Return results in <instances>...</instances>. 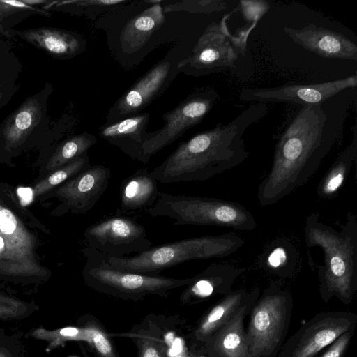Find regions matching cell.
Masks as SVG:
<instances>
[{
	"label": "cell",
	"mask_w": 357,
	"mask_h": 357,
	"mask_svg": "<svg viewBox=\"0 0 357 357\" xmlns=\"http://www.w3.org/2000/svg\"><path fill=\"white\" fill-rule=\"evenodd\" d=\"M307 250H319L322 262L314 267L319 292L324 303L336 298L351 304L357 292V218L349 213L339 230L326 224L317 213L308 215L304 223Z\"/></svg>",
	"instance_id": "3"
},
{
	"label": "cell",
	"mask_w": 357,
	"mask_h": 357,
	"mask_svg": "<svg viewBox=\"0 0 357 357\" xmlns=\"http://www.w3.org/2000/svg\"><path fill=\"white\" fill-rule=\"evenodd\" d=\"M164 11L159 3L152 5L130 20L121 34V45L124 52L133 53L140 50L151 35L165 22Z\"/></svg>",
	"instance_id": "22"
},
{
	"label": "cell",
	"mask_w": 357,
	"mask_h": 357,
	"mask_svg": "<svg viewBox=\"0 0 357 357\" xmlns=\"http://www.w3.org/2000/svg\"><path fill=\"white\" fill-rule=\"evenodd\" d=\"M87 248L109 257L139 254L152 247L144 227L134 218L116 215L91 225L84 233Z\"/></svg>",
	"instance_id": "11"
},
{
	"label": "cell",
	"mask_w": 357,
	"mask_h": 357,
	"mask_svg": "<svg viewBox=\"0 0 357 357\" xmlns=\"http://www.w3.org/2000/svg\"><path fill=\"white\" fill-rule=\"evenodd\" d=\"M170 68V63L163 61L149 70L114 105L109 115L110 120H117L144 107L163 86Z\"/></svg>",
	"instance_id": "19"
},
{
	"label": "cell",
	"mask_w": 357,
	"mask_h": 357,
	"mask_svg": "<svg viewBox=\"0 0 357 357\" xmlns=\"http://www.w3.org/2000/svg\"><path fill=\"white\" fill-rule=\"evenodd\" d=\"M89 328L87 344L98 357H119L118 353L103 328L93 320L86 321Z\"/></svg>",
	"instance_id": "30"
},
{
	"label": "cell",
	"mask_w": 357,
	"mask_h": 357,
	"mask_svg": "<svg viewBox=\"0 0 357 357\" xmlns=\"http://www.w3.org/2000/svg\"><path fill=\"white\" fill-rule=\"evenodd\" d=\"M227 3L222 0L183 1L167 6L164 12L185 11L191 13H211L227 9Z\"/></svg>",
	"instance_id": "31"
},
{
	"label": "cell",
	"mask_w": 357,
	"mask_h": 357,
	"mask_svg": "<svg viewBox=\"0 0 357 357\" xmlns=\"http://www.w3.org/2000/svg\"><path fill=\"white\" fill-rule=\"evenodd\" d=\"M293 310L291 293L272 281L248 314L245 328L251 357H277L288 333Z\"/></svg>",
	"instance_id": "7"
},
{
	"label": "cell",
	"mask_w": 357,
	"mask_h": 357,
	"mask_svg": "<svg viewBox=\"0 0 357 357\" xmlns=\"http://www.w3.org/2000/svg\"><path fill=\"white\" fill-rule=\"evenodd\" d=\"M241 9L245 20L257 22L269 9V4L264 1H241Z\"/></svg>",
	"instance_id": "34"
},
{
	"label": "cell",
	"mask_w": 357,
	"mask_h": 357,
	"mask_svg": "<svg viewBox=\"0 0 357 357\" xmlns=\"http://www.w3.org/2000/svg\"><path fill=\"white\" fill-rule=\"evenodd\" d=\"M0 305L22 309L38 310V306L33 303H28L1 293H0Z\"/></svg>",
	"instance_id": "36"
},
{
	"label": "cell",
	"mask_w": 357,
	"mask_h": 357,
	"mask_svg": "<svg viewBox=\"0 0 357 357\" xmlns=\"http://www.w3.org/2000/svg\"><path fill=\"white\" fill-rule=\"evenodd\" d=\"M26 349L22 338L0 329V357H26Z\"/></svg>",
	"instance_id": "32"
},
{
	"label": "cell",
	"mask_w": 357,
	"mask_h": 357,
	"mask_svg": "<svg viewBox=\"0 0 357 357\" xmlns=\"http://www.w3.org/2000/svg\"><path fill=\"white\" fill-rule=\"evenodd\" d=\"M188 357H208V356L202 352L191 350L189 351Z\"/></svg>",
	"instance_id": "39"
},
{
	"label": "cell",
	"mask_w": 357,
	"mask_h": 357,
	"mask_svg": "<svg viewBox=\"0 0 357 357\" xmlns=\"http://www.w3.org/2000/svg\"><path fill=\"white\" fill-rule=\"evenodd\" d=\"M266 111V103L257 102L227 124L219 123L180 143L151 176L162 183L203 181L237 167L248 156L245 131Z\"/></svg>",
	"instance_id": "1"
},
{
	"label": "cell",
	"mask_w": 357,
	"mask_h": 357,
	"mask_svg": "<svg viewBox=\"0 0 357 357\" xmlns=\"http://www.w3.org/2000/svg\"><path fill=\"white\" fill-rule=\"evenodd\" d=\"M152 217H167L175 225L216 226L250 231L257 227L253 214L242 204L225 199L159 192L147 209Z\"/></svg>",
	"instance_id": "5"
},
{
	"label": "cell",
	"mask_w": 357,
	"mask_h": 357,
	"mask_svg": "<svg viewBox=\"0 0 357 357\" xmlns=\"http://www.w3.org/2000/svg\"><path fill=\"white\" fill-rule=\"evenodd\" d=\"M2 3H8L13 6H20V7H24L26 6V5L24 4L22 2L20 1H2Z\"/></svg>",
	"instance_id": "38"
},
{
	"label": "cell",
	"mask_w": 357,
	"mask_h": 357,
	"mask_svg": "<svg viewBox=\"0 0 357 357\" xmlns=\"http://www.w3.org/2000/svg\"><path fill=\"white\" fill-rule=\"evenodd\" d=\"M135 328L132 335L138 357H172L165 338L161 337L159 329H153L152 324L146 322L144 327Z\"/></svg>",
	"instance_id": "28"
},
{
	"label": "cell",
	"mask_w": 357,
	"mask_h": 357,
	"mask_svg": "<svg viewBox=\"0 0 357 357\" xmlns=\"http://www.w3.org/2000/svg\"><path fill=\"white\" fill-rule=\"evenodd\" d=\"M355 329L342 334L333 342L324 349L317 357H345L351 342Z\"/></svg>",
	"instance_id": "33"
},
{
	"label": "cell",
	"mask_w": 357,
	"mask_h": 357,
	"mask_svg": "<svg viewBox=\"0 0 357 357\" xmlns=\"http://www.w3.org/2000/svg\"><path fill=\"white\" fill-rule=\"evenodd\" d=\"M284 31L294 43L322 57L357 61V45L340 33L312 23L299 29L285 26Z\"/></svg>",
	"instance_id": "16"
},
{
	"label": "cell",
	"mask_w": 357,
	"mask_h": 357,
	"mask_svg": "<svg viewBox=\"0 0 357 357\" xmlns=\"http://www.w3.org/2000/svg\"><path fill=\"white\" fill-rule=\"evenodd\" d=\"M159 190L157 181L146 169H139L122 181L119 190L122 213H132L151 207Z\"/></svg>",
	"instance_id": "21"
},
{
	"label": "cell",
	"mask_w": 357,
	"mask_h": 357,
	"mask_svg": "<svg viewBox=\"0 0 357 357\" xmlns=\"http://www.w3.org/2000/svg\"><path fill=\"white\" fill-rule=\"evenodd\" d=\"M86 264L82 275L91 289L123 300L139 301L149 295L167 296L174 289L188 285V278H173L119 269L110 265L105 255L85 248Z\"/></svg>",
	"instance_id": "6"
},
{
	"label": "cell",
	"mask_w": 357,
	"mask_h": 357,
	"mask_svg": "<svg viewBox=\"0 0 357 357\" xmlns=\"http://www.w3.org/2000/svg\"><path fill=\"white\" fill-rule=\"evenodd\" d=\"M149 119L146 113L123 119L104 126L100 135L132 159L146 163L150 158L144 154L142 145L150 137L145 132Z\"/></svg>",
	"instance_id": "20"
},
{
	"label": "cell",
	"mask_w": 357,
	"mask_h": 357,
	"mask_svg": "<svg viewBox=\"0 0 357 357\" xmlns=\"http://www.w3.org/2000/svg\"><path fill=\"white\" fill-rule=\"evenodd\" d=\"M96 138L88 133L75 135L63 142L49 159L46 169L54 172L75 158L86 153L96 143Z\"/></svg>",
	"instance_id": "27"
},
{
	"label": "cell",
	"mask_w": 357,
	"mask_h": 357,
	"mask_svg": "<svg viewBox=\"0 0 357 357\" xmlns=\"http://www.w3.org/2000/svg\"><path fill=\"white\" fill-rule=\"evenodd\" d=\"M225 18L209 25L198 40L191 54L178 66L188 65L199 75L234 69L240 56H245L246 40L229 33Z\"/></svg>",
	"instance_id": "10"
},
{
	"label": "cell",
	"mask_w": 357,
	"mask_h": 357,
	"mask_svg": "<svg viewBox=\"0 0 357 357\" xmlns=\"http://www.w3.org/2000/svg\"><path fill=\"white\" fill-rule=\"evenodd\" d=\"M111 178L109 168L91 165L72 177L56 190L66 211L84 214L91 210L107 190Z\"/></svg>",
	"instance_id": "14"
},
{
	"label": "cell",
	"mask_w": 357,
	"mask_h": 357,
	"mask_svg": "<svg viewBox=\"0 0 357 357\" xmlns=\"http://www.w3.org/2000/svg\"><path fill=\"white\" fill-rule=\"evenodd\" d=\"M91 166V165L86 153L71 160L61 168L52 172L50 176L36 183L33 188L34 195L38 196L46 193L87 169Z\"/></svg>",
	"instance_id": "29"
},
{
	"label": "cell",
	"mask_w": 357,
	"mask_h": 357,
	"mask_svg": "<svg viewBox=\"0 0 357 357\" xmlns=\"http://www.w3.org/2000/svg\"><path fill=\"white\" fill-rule=\"evenodd\" d=\"M357 315L351 312L316 314L284 343L278 357H317L342 334L355 329Z\"/></svg>",
	"instance_id": "8"
},
{
	"label": "cell",
	"mask_w": 357,
	"mask_h": 357,
	"mask_svg": "<svg viewBox=\"0 0 357 357\" xmlns=\"http://www.w3.org/2000/svg\"><path fill=\"white\" fill-rule=\"evenodd\" d=\"M245 243L234 232L220 235L192 237L151 247L132 257H114L105 255L113 267L131 272L160 275L164 269L196 259L229 256Z\"/></svg>",
	"instance_id": "4"
},
{
	"label": "cell",
	"mask_w": 357,
	"mask_h": 357,
	"mask_svg": "<svg viewBox=\"0 0 357 357\" xmlns=\"http://www.w3.org/2000/svg\"><path fill=\"white\" fill-rule=\"evenodd\" d=\"M123 0H84L77 1H69V3H74L79 6H112L124 3Z\"/></svg>",
	"instance_id": "37"
},
{
	"label": "cell",
	"mask_w": 357,
	"mask_h": 357,
	"mask_svg": "<svg viewBox=\"0 0 357 357\" xmlns=\"http://www.w3.org/2000/svg\"><path fill=\"white\" fill-rule=\"evenodd\" d=\"M36 310L0 305L1 320H17L29 317Z\"/></svg>",
	"instance_id": "35"
},
{
	"label": "cell",
	"mask_w": 357,
	"mask_h": 357,
	"mask_svg": "<svg viewBox=\"0 0 357 357\" xmlns=\"http://www.w3.org/2000/svg\"><path fill=\"white\" fill-rule=\"evenodd\" d=\"M246 271L244 268L213 263L192 277V282L180 296L184 305L197 304L215 296H225L232 289L235 281Z\"/></svg>",
	"instance_id": "17"
},
{
	"label": "cell",
	"mask_w": 357,
	"mask_h": 357,
	"mask_svg": "<svg viewBox=\"0 0 357 357\" xmlns=\"http://www.w3.org/2000/svg\"><path fill=\"white\" fill-rule=\"evenodd\" d=\"M0 234L5 252L0 274L12 278H43L46 271L36 259V240L22 221L0 203Z\"/></svg>",
	"instance_id": "9"
},
{
	"label": "cell",
	"mask_w": 357,
	"mask_h": 357,
	"mask_svg": "<svg viewBox=\"0 0 357 357\" xmlns=\"http://www.w3.org/2000/svg\"><path fill=\"white\" fill-rule=\"evenodd\" d=\"M357 156V128H353L351 142L339 154L321 179L317 194L324 199L335 198L340 192Z\"/></svg>",
	"instance_id": "23"
},
{
	"label": "cell",
	"mask_w": 357,
	"mask_h": 357,
	"mask_svg": "<svg viewBox=\"0 0 357 357\" xmlns=\"http://www.w3.org/2000/svg\"><path fill=\"white\" fill-rule=\"evenodd\" d=\"M23 33L28 41L56 56L72 55L80 45L77 38L63 30L37 29Z\"/></svg>",
	"instance_id": "25"
},
{
	"label": "cell",
	"mask_w": 357,
	"mask_h": 357,
	"mask_svg": "<svg viewBox=\"0 0 357 357\" xmlns=\"http://www.w3.org/2000/svg\"><path fill=\"white\" fill-rule=\"evenodd\" d=\"M41 106L36 99H29L8 119L2 134L8 145L22 142L38 123Z\"/></svg>",
	"instance_id": "24"
},
{
	"label": "cell",
	"mask_w": 357,
	"mask_h": 357,
	"mask_svg": "<svg viewBox=\"0 0 357 357\" xmlns=\"http://www.w3.org/2000/svg\"><path fill=\"white\" fill-rule=\"evenodd\" d=\"M255 302L242 307L235 316L215 332L199 351L208 357H251L244 326Z\"/></svg>",
	"instance_id": "18"
},
{
	"label": "cell",
	"mask_w": 357,
	"mask_h": 357,
	"mask_svg": "<svg viewBox=\"0 0 357 357\" xmlns=\"http://www.w3.org/2000/svg\"><path fill=\"white\" fill-rule=\"evenodd\" d=\"M261 294L259 288L250 291L231 290L211 306L198 320L189 335L194 351L200 350L206 342L227 324L244 305L257 301Z\"/></svg>",
	"instance_id": "15"
},
{
	"label": "cell",
	"mask_w": 357,
	"mask_h": 357,
	"mask_svg": "<svg viewBox=\"0 0 357 357\" xmlns=\"http://www.w3.org/2000/svg\"><path fill=\"white\" fill-rule=\"evenodd\" d=\"M218 98L213 89L202 91L164 115V126L143 143L144 154L151 156L179 138L188 129L199 123Z\"/></svg>",
	"instance_id": "12"
},
{
	"label": "cell",
	"mask_w": 357,
	"mask_h": 357,
	"mask_svg": "<svg viewBox=\"0 0 357 357\" xmlns=\"http://www.w3.org/2000/svg\"><path fill=\"white\" fill-rule=\"evenodd\" d=\"M326 121L321 106L301 107L292 119L275 145L269 172L258 185L261 206L276 204L316 173L332 144L324 132Z\"/></svg>",
	"instance_id": "2"
},
{
	"label": "cell",
	"mask_w": 357,
	"mask_h": 357,
	"mask_svg": "<svg viewBox=\"0 0 357 357\" xmlns=\"http://www.w3.org/2000/svg\"><path fill=\"white\" fill-rule=\"evenodd\" d=\"M189 350L187 349L178 354L176 357H188Z\"/></svg>",
	"instance_id": "40"
},
{
	"label": "cell",
	"mask_w": 357,
	"mask_h": 357,
	"mask_svg": "<svg viewBox=\"0 0 357 357\" xmlns=\"http://www.w3.org/2000/svg\"><path fill=\"white\" fill-rule=\"evenodd\" d=\"M297 253L288 241L280 240L271 243L261 253L259 266L266 271L281 278L289 277L296 264Z\"/></svg>",
	"instance_id": "26"
},
{
	"label": "cell",
	"mask_w": 357,
	"mask_h": 357,
	"mask_svg": "<svg viewBox=\"0 0 357 357\" xmlns=\"http://www.w3.org/2000/svg\"><path fill=\"white\" fill-rule=\"evenodd\" d=\"M357 85L356 74L343 79L315 84H287L272 88H245L240 92L243 101L266 103L292 102L304 106H321L332 96Z\"/></svg>",
	"instance_id": "13"
}]
</instances>
